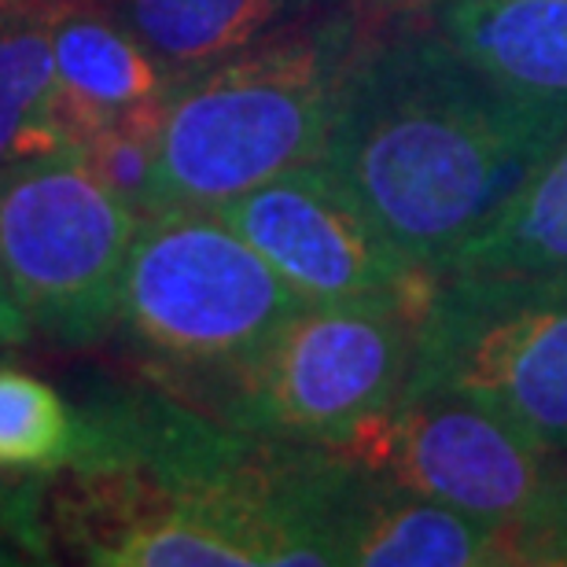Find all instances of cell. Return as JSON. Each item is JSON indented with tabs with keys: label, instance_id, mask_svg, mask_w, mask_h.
<instances>
[{
	"label": "cell",
	"instance_id": "11",
	"mask_svg": "<svg viewBox=\"0 0 567 567\" xmlns=\"http://www.w3.org/2000/svg\"><path fill=\"white\" fill-rule=\"evenodd\" d=\"M431 27L494 82L567 100V0H431Z\"/></svg>",
	"mask_w": 567,
	"mask_h": 567
},
{
	"label": "cell",
	"instance_id": "6",
	"mask_svg": "<svg viewBox=\"0 0 567 567\" xmlns=\"http://www.w3.org/2000/svg\"><path fill=\"white\" fill-rule=\"evenodd\" d=\"M339 453L402 491L502 527L519 564H567V457L480 405L402 394Z\"/></svg>",
	"mask_w": 567,
	"mask_h": 567
},
{
	"label": "cell",
	"instance_id": "18",
	"mask_svg": "<svg viewBox=\"0 0 567 567\" xmlns=\"http://www.w3.org/2000/svg\"><path fill=\"white\" fill-rule=\"evenodd\" d=\"M361 4H372V8H383V11H402V8L424 4V0H361Z\"/></svg>",
	"mask_w": 567,
	"mask_h": 567
},
{
	"label": "cell",
	"instance_id": "3",
	"mask_svg": "<svg viewBox=\"0 0 567 567\" xmlns=\"http://www.w3.org/2000/svg\"><path fill=\"white\" fill-rule=\"evenodd\" d=\"M302 306L214 210H163L130 247L118 328L158 369L229 388Z\"/></svg>",
	"mask_w": 567,
	"mask_h": 567
},
{
	"label": "cell",
	"instance_id": "15",
	"mask_svg": "<svg viewBox=\"0 0 567 567\" xmlns=\"http://www.w3.org/2000/svg\"><path fill=\"white\" fill-rule=\"evenodd\" d=\"M82 416L38 377L0 369V468H60L71 464Z\"/></svg>",
	"mask_w": 567,
	"mask_h": 567
},
{
	"label": "cell",
	"instance_id": "2",
	"mask_svg": "<svg viewBox=\"0 0 567 567\" xmlns=\"http://www.w3.org/2000/svg\"><path fill=\"white\" fill-rule=\"evenodd\" d=\"M361 30L328 11L185 78L163 122V210H218L321 155Z\"/></svg>",
	"mask_w": 567,
	"mask_h": 567
},
{
	"label": "cell",
	"instance_id": "13",
	"mask_svg": "<svg viewBox=\"0 0 567 567\" xmlns=\"http://www.w3.org/2000/svg\"><path fill=\"white\" fill-rule=\"evenodd\" d=\"M74 152L55 118L52 4H0V174Z\"/></svg>",
	"mask_w": 567,
	"mask_h": 567
},
{
	"label": "cell",
	"instance_id": "14",
	"mask_svg": "<svg viewBox=\"0 0 567 567\" xmlns=\"http://www.w3.org/2000/svg\"><path fill=\"white\" fill-rule=\"evenodd\" d=\"M442 274L567 277V137Z\"/></svg>",
	"mask_w": 567,
	"mask_h": 567
},
{
	"label": "cell",
	"instance_id": "9",
	"mask_svg": "<svg viewBox=\"0 0 567 567\" xmlns=\"http://www.w3.org/2000/svg\"><path fill=\"white\" fill-rule=\"evenodd\" d=\"M52 55L55 118L74 152L107 122L163 104L181 85L100 0L52 4Z\"/></svg>",
	"mask_w": 567,
	"mask_h": 567
},
{
	"label": "cell",
	"instance_id": "17",
	"mask_svg": "<svg viewBox=\"0 0 567 567\" xmlns=\"http://www.w3.org/2000/svg\"><path fill=\"white\" fill-rule=\"evenodd\" d=\"M30 332H33V328H30V321H27V313H22L19 299L11 295L4 274H0V347L22 343V339H27Z\"/></svg>",
	"mask_w": 567,
	"mask_h": 567
},
{
	"label": "cell",
	"instance_id": "19",
	"mask_svg": "<svg viewBox=\"0 0 567 567\" xmlns=\"http://www.w3.org/2000/svg\"><path fill=\"white\" fill-rule=\"evenodd\" d=\"M0 4H60V0H0Z\"/></svg>",
	"mask_w": 567,
	"mask_h": 567
},
{
	"label": "cell",
	"instance_id": "12",
	"mask_svg": "<svg viewBox=\"0 0 567 567\" xmlns=\"http://www.w3.org/2000/svg\"><path fill=\"white\" fill-rule=\"evenodd\" d=\"M181 82L274 33L299 27L321 0H100Z\"/></svg>",
	"mask_w": 567,
	"mask_h": 567
},
{
	"label": "cell",
	"instance_id": "8",
	"mask_svg": "<svg viewBox=\"0 0 567 567\" xmlns=\"http://www.w3.org/2000/svg\"><path fill=\"white\" fill-rule=\"evenodd\" d=\"M233 225L306 302L358 299L435 280L410 262L324 163H302L221 203Z\"/></svg>",
	"mask_w": 567,
	"mask_h": 567
},
{
	"label": "cell",
	"instance_id": "5",
	"mask_svg": "<svg viewBox=\"0 0 567 567\" xmlns=\"http://www.w3.org/2000/svg\"><path fill=\"white\" fill-rule=\"evenodd\" d=\"M402 394H453L567 457V277L439 274Z\"/></svg>",
	"mask_w": 567,
	"mask_h": 567
},
{
	"label": "cell",
	"instance_id": "7",
	"mask_svg": "<svg viewBox=\"0 0 567 567\" xmlns=\"http://www.w3.org/2000/svg\"><path fill=\"white\" fill-rule=\"evenodd\" d=\"M141 221L78 152L0 174V274L33 332L93 343L118 324Z\"/></svg>",
	"mask_w": 567,
	"mask_h": 567
},
{
	"label": "cell",
	"instance_id": "16",
	"mask_svg": "<svg viewBox=\"0 0 567 567\" xmlns=\"http://www.w3.org/2000/svg\"><path fill=\"white\" fill-rule=\"evenodd\" d=\"M166 104H147L126 111L104 130H96L82 147L78 158L85 169L104 185L111 196L133 207L141 218L158 214V177H163V122Z\"/></svg>",
	"mask_w": 567,
	"mask_h": 567
},
{
	"label": "cell",
	"instance_id": "10",
	"mask_svg": "<svg viewBox=\"0 0 567 567\" xmlns=\"http://www.w3.org/2000/svg\"><path fill=\"white\" fill-rule=\"evenodd\" d=\"M377 475V472H372ZM354 567H502L519 564L502 527L475 519L435 497L372 480L347 542Z\"/></svg>",
	"mask_w": 567,
	"mask_h": 567
},
{
	"label": "cell",
	"instance_id": "1",
	"mask_svg": "<svg viewBox=\"0 0 567 567\" xmlns=\"http://www.w3.org/2000/svg\"><path fill=\"white\" fill-rule=\"evenodd\" d=\"M564 137L567 100L494 82L427 27L358 41L317 163L439 277Z\"/></svg>",
	"mask_w": 567,
	"mask_h": 567
},
{
	"label": "cell",
	"instance_id": "4",
	"mask_svg": "<svg viewBox=\"0 0 567 567\" xmlns=\"http://www.w3.org/2000/svg\"><path fill=\"white\" fill-rule=\"evenodd\" d=\"M431 284L306 302L225 388V424L299 446H350L402 399Z\"/></svg>",
	"mask_w": 567,
	"mask_h": 567
}]
</instances>
